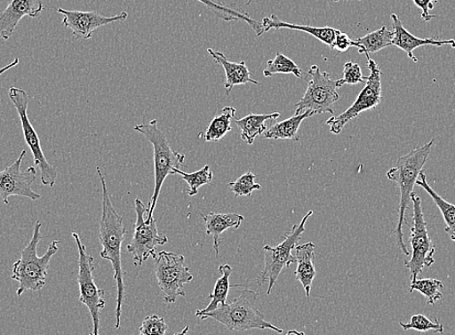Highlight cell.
<instances>
[{"mask_svg":"<svg viewBox=\"0 0 455 335\" xmlns=\"http://www.w3.org/2000/svg\"><path fill=\"white\" fill-rule=\"evenodd\" d=\"M393 21V28L395 32V37L393 40V46L397 47L404 51L408 57L414 62H418V59L414 55V51L422 46H435L443 47L451 45V48H455V40H440L437 37L435 38H419L411 34L403 26V21L400 18L393 13L391 15Z\"/></svg>","mask_w":455,"mask_h":335,"instance_id":"e0dca14e","label":"cell"},{"mask_svg":"<svg viewBox=\"0 0 455 335\" xmlns=\"http://www.w3.org/2000/svg\"><path fill=\"white\" fill-rule=\"evenodd\" d=\"M257 291L251 289L240 291V295L229 304L220 306L211 312L198 315L201 320L213 319L222 323L229 331H244L249 330H270L283 333L272 323L265 319V315L256 307Z\"/></svg>","mask_w":455,"mask_h":335,"instance_id":"277c9868","label":"cell"},{"mask_svg":"<svg viewBox=\"0 0 455 335\" xmlns=\"http://www.w3.org/2000/svg\"><path fill=\"white\" fill-rule=\"evenodd\" d=\"M209 55L215 63L220 64L226 74L225 90L226 94L229 95L235 85L246 84L251 83L261 84L251 78V72L246 67L245 61L233 62L226 58L223 52L208 49Z\"/></svg>","mask_w":455,"mask_h":335,"instance_id":"ac0fdd59","label":"cell"},{"mask_svg":"<svg viewBox=\"0 0 455 335\" xmlns=\"http://www.w3.org/2000/svg\"><path fill=\"white\" fill-rule=\"evenodd\" d=\"M136 223L133 239L127 245V251L133 255L136 267L142 266L150 256L156 254L157 245H164L168 243L165 235L158 234L156 220L153 218L146 220L148 208L140 199L135 201Z\"/></svg>","mask_w":455,"mask_h":335,"instance_id":"4fadbf2b","label":"cell"},{"mask_svg":"<svg viewBox=\"0 0 455 335\" xmlns=\"http://www.w3.org/2000/svg\"><path fill=\"white\" fill-rule=\"evenodd\" d=\"M251 3H252V0H248V2H247V5H251Z\"/></svg>","mask_w":455,"mask_h":335,"instance_id":"60d3db41","label":"cell"},{"mask_svg":"<svg viewBox=\"0 0 455 335\" xmlns=\"http://www.w3.org/2000/svg\"><path fill=\"white\" fill-rule=\"evenodd\" d=\"M367 58V68L371 70L370 77H367L365 86L356 97L354 104L344 113L337 116H331L327 121L330 131L333 134H340L346 124H348L353 118L359 116L366 111L374 109L382 100V71L370 55Z\"/></svg>","mask_w":455,"mask_h":335,"instance_id":"7c38bea8","label":"cell"},{"mask_svg":"<svg viewBox=\"0 0 455 335\" xmlns=\"http://www.w3.org/2000/svg\"><path fill=\"white\" fill-rule=\"evenodd\" d=\"M202 219L205 224L207 234L212 236L213 248L215 255L219 256L220 247V236L228 229L240 228L244 221V218L237 213H215L210 212L208 214L201 213Z\"/></svg>","mask_w":455,"mask_h":335,"instance_id":"d6986e66","label":"cell"},{"mask_svg":"<svg viewBox=\"0 0 455 335\" xmlns=\"http://www.w3.org/2000/svg\"><path fill=\"white\" fill-rule=\"evenodd\" d=\"M419 179L417 180L416 185L424 188L428 195L436 203L437 207L442 212L443 220L446 222V233L450 235L451 240L455 243V205L443 199L438 194L433 190L428 185L425 171L419 174Z\"/></svg>","mask_w":455,"mask_h":335,"instance_id":"484cf974","label":"cell"},{"mask_svg":"<svg viewBox=\"0 0 455 335\" xmlns=\"http://www.w3.org/2000/svg\"><path fill=\"white\" fill-rule=\"evenodd\" d=\"M312 215L313 211H309L299 225L292 226L291 230L285 234L283 243L275 247L268 244L264 246L265 267L257 278V284L263 286L266 281H268L267 296L272 294L281 272L291 264L297 263L296 256L292 255L291 251L300 242L302 235L306 232V224Z\"/></svg>","mask_w":455,"mask_h":335,"instance_id":"8992f818","label":"cell"},{"mask_svg":"<svg viewBox=\"0 0 455 335\" xmlns=\"http://www.w3.org/2000/svg\"><path fill=\"white\" fill-rule=\"evenodd\" d=\"M399 325L404 331L415 330L420 332L435 331V332L443 333V326L437 317L433 322L424 315H415L411 317L409 323L400 322Z\"/></svg>","mask_w":455,"mask_h":335,"instance_id":"1f68e13d","label":"cell"},{"mask_svg":"<svg viewBox=\"0 0 455 335\" xmlns=\"http://www.w3.org/2000/svg\"><path fill=\"white\" fill-rule=\"evenodd\" d=\"M280 117L278 112L273 114H249L246 116L236 120L235 124L240 128L241 136L248 145H253L257 137L267 132V122L275 121Z\"/></svg>","mask_w":455,"mask_h":335,"instance_id":"603a6c76","label":"cell"},{"mask_svg":"<svg viewBox=\"0 0 455 335\" xmlns=\"http://www.w3.org/2000/svg\"><path fill=\"white\" fill-rule=\"evenodd\" d=\"M276 74H292L297 78H302V72L298 64L280 52H276L274 60L267 61V67L264 70L265 77H273Z\"/></svg>","mask_w":455,"mask_h":335,"instance_id":"4dcf8cb0","label":"cell"},{"mask_svg":"<svg viewBox=\"0 0 455 335\" xmlns=\"http://www.w3.org/2000/svg\"><path fill=\"white\" fill-rule=\"evenodd\" d=\"M175 174L180 175L182 179L188 182V188L187 191L189 196L197 195L199 188L204 186L211 185L213 179L210 165H205L200 171L191 172V174L180 170H176Z\"/></svg>","mask_w":455,"mask_h":335,"instance_id":"f546056e","label":"cell"},{"mask_svg":"<svg viewBox=\"0 0 455 335\" xmlns=\"http://www.w3.org/2000/svg\"><path fill=\"white\" fill-rule=\"evenodd\" d=\"M435 143V139H432L425 146L411 150L408 155L399 157L395 168L387 172V178L389 180L395 181L400 189L398 221L394 234L396 235L398 247L406 256L410 255L403 231L406 219V210L411 201V194L414 192L418 178L424 170Z\"/></svg>","mask_w":455,"mask_h":335,"instance_id":"7a4b0ae2","label":"cell"},{"mask_svg":"<svg viewBox=\"0 0 455 335\" xmlns=\"http://www.w3.org/2000/svg\"><path fill=\"white\" fill-rule=\"evenodd\" d=\"M134 129L137 132L144 135L148 142L154 146L155 190L153 197L148 203L146 216V220H150L154 218V211L162 186L170 175H175L176 170L186 166L184 164L186 156L171 148L167 137L158 128L157 120L151 121L148 124H138Z\"/></svg>","mask_w":455,"mask_h":335,"instance_id":"5b68a950","label":"cell"},{"mask_svg":"<svg viewBox=\"0 0 455 335\" xmlns=\"http://www.w3.org/2000/svg\"><path fill=\"white\" fill-rule=\"evenodd\" d=\"M411 201L413 202V227L411 228V257L405 261V267L409 268L411 283L418 278L425 267H430L435 263V245L432 243L427 228L424 211H422L421 200L415 192L411 194Z\"/></svg>","mask_w":455,"mask_h":335,"instance_id":"30bf717a","label":"cell"},{"mask_svg":"<svg viewBox=\"0 0 455 335\" xmlns=\"http://www.w3.org/2000/svg\"><path fill=\"white\" fill-rule=\"evenodd\" d=\"M188 331H189V326H187L181 331H180L176 334H173V335H188Z\"/></svg>","mask_w":455,"mask_h":335,"instance_id":"ab89813d","label":"cell"},{"mask_svg":"<svg viewBox=\"0 0 455 335\" xmlns=\"http://www.w3.org/2000/svg\"><path fill=\"white\" fill-rule=\"evenodd\" d=\"M153 258L161 294L167 304H175L179 297H186L183 287L193 280L186 258L169 251H161Z\"/></svg>","mask_w":455,"mask_h":335,"instance_id":"ba28073f","label":"cell"},{"mask_svg":"<svg viewBox=\"0 0 455 335\" xmlns=\"http://www.w3.org/2000/svg\"><path fill=\"white\" fill-rule=\"evenodd\" d=\"M413 3L417 7L421 9L420 17L425 21H430L436 18V16L431 15L430 11L435 8L437 0H413Z\"/></svg>","mask_w":455,"mask_h":335,"instance_id":"8d00e7d4","label":"cell"},{"mask_svg":"<svg viewBox=\"0 0 455 335\" xmlns=\"http://www.w3.org/2000/svg\"><path fill=\"white\" fill-rule=\"evenodd\" d=\"M257 176L252 171H247L235 181L229 182V188L234 193L235 198L241 196L251 197L253 191L262 188L255 182Z\"/></svg>","mask_w":455,"mask_h":335,"instance_id":"d6a6232c","label":"cell"},{"mask_svg":"<svg viewBox=\"0 0 455 335\" xmlns=\"http://www.w3.org/2000/svg\"><path fill=\"white\" fill-rule=\"evenodd\" d=\"M394 37V30H389L387 27H382L355 41L356 44L360 45L359 52L365 53L367 56L371 52H377L387 47L393 46Z\"/></svg>","mask_w":455,"mask_h":335,"instance_id":"4316f807","label":"cell"},{"mask_svg":"<svg viewBox=\"0 0 455 335\" xmlns=\"http://www.w3.org/2000/svg\"><path fill=\"white\" fill-rule=\"evenodd\" d=\"M367 78L363 75L359 64L349 61L345 63L343 70V78L340 79L342 85L344 84H357L366 82Z\"/></svg>","mask_w":455,"mask_h":335,"instance_id":"e575fe53","label":"cell"},{"mask_svg":"<svg viewBox=\"0 0 455 335\" xmlns=\"http://www.w3.org/2000/svg\"><path fill=\"white\" fill-rule=\"evenodd\" d=\"M187 2H188V0H187ZM197 2L210 8L216 16L220 17L225 21H245V23L255 31V34L258 37L262 36L265 34L262 24L249 17V15L240 5H238V4L226 5L220 3L219 0H197Z\"/></svg>","mask_w":455,"mask_h":335,"instance_id":"7402d4cb","label":"cell"},{"mask_svg":"<svg viewBox=\"0 0 455 335\" xmlns=\"http://www.w3.org/2000/svg\"><path fill=\"white\" fill-rule=\"evenodd\" d=\"M220 273L221 276L216 281L214 289L209 296V299H211L210 305L204 309L197 310L196 316L203 315V313L215 310L220 306L227 304V299L229 296L230 288H232L230 277L233 274V268L230 265H221L220 267Z\"/></svg>","mask_w":455,"mask_h":335,"instance_id":"d4e9b609","label":"cell"},{"mask_svg":"<svg viewBox=\"0 0 455 335\" xmlns=\"http://www.w3.org/2000/svg\"><path fill=\"white\" fill-rule=\"evenodd\" d=\"M168 325L164 318L156 315H149L140 328V335H166Z\"/></svg>","mask_w":455,"mask_h":335,"instance_id":"836d02e7","label":"cell"},{"mask_svg":"<svg viewBox=\"0 0 455 335\" xmlns=\"http://www.w3.org/2000/svg\"><path fill=\"white\" fill-rule=\"evenodd\" d=\"M58 13L63 16L62 25L71 29L73 36L77 40L90 39L96 29L116 23V21H124L128 18L125 11L113 17H105L96 11L84 12V11L62 8L58 9Z\"/></svg>","mask_w":455,"mask_h":335,"instance_id":"9a60e30c","label":"cell"},{"mask_svg":"<svg viewBox=\"0 0 455 335\" xmlns=\"http://www.w3.org/2000/svg\"><path fill=\"white\" fill-rule=\"evenodd\" d=\"M42 223L36 221L31 239L28 245L21 251L20 258L14 263L12 278L18 281L20 286L17 295L20 297L27 291H39L45 287L47 283L48 270L52 258L59 251L60 241H52L46 253L41 257L37 255L39 243L43 239L41 234Z\"/></svg>","mask_w":455,"mask_h":335,"instance_id":"3957f363","label":"cell"},{"mask_svg":"<svg viewBox=\"0 0 455 335\" xmlns=\"http://www.w3.org/2000/svg\"><path fill=\"white\" fill-rule=\"evenodd\" d=\"M295 250L297 252L296 259L298 263L295 275L303 289H305L307 298L309 299L312 283L316 276L315 244L313 243L299 244L296 246Z\"/></svg>","mask_w":455,"mask_h":335,"instance_id":"ffe728a7","label":"cell"},{"mask_svg":"<svg viewBox=\"0 0 455 335\" xmlns=\"http://www.w3.org/2000/svg\"><path fill=\"white\" fill-rule=\"evenodd\" d=\"M73 239L77 244L79 252L78 284L80 287V301L88 307L93 323V330L90 335H100L101 311L105 308V291L97 287L94 283V259L86 253V247L83 243L78 233H72Z\"/></svg>","mask_w":455,"mask_h":335,"instance_id":"9c48e42d","label":"cell"},{"mask_svg":"<svg viewBox=\"0 0 455 335\" xmlns=\"http://www.w3.org/2000/svg\"><path fill=\"white\" fill-rule=\"evenodd\" d=\"M9 99L15 106L19 114L26 143L32 156H34L35 165L40 169L42 185L52 188L56 185L58 171L55 167L49 164L44 153H43L40 138L34 125H32L29 121L28 116L29 104L28 94L24 90L11 88L9 91Z\"/></svg>","mask_w":455,"mask_h":335,"instance_id":"8fae6325","label":"cell"},{"mask_svg":"<svg viewBox=\"0 0 455 335\" xmlns=\"http://www.w3.org/2000/svg\"><path fill=\"white\" fill-rule=\"evenodd\" d=\"M26 156L27 150L24 149L12 165L0 171V197L5 204L9 203L11 196L27 197L32 201L41 198L40 194L31 187L36 179V168L29 167L25 171L20 170Z\"/></svg>","mask_w":455,"mask_h":335,"instance_id":"5bb4252c","label":"cell"},{"mask_svg":"<svg viewBox=\"0 0 455 335\" xmlns=\"http://www.w3.org/2000/svg\"><path fill=\"white\" fill-rule=\"evenodd\" d=\"M352 47L360 50V45L356 44L355 40H352L348 35L343 34V32L340 31L337 37H335L331 49L338 51L339 52H345Z\"/></svg>","mask_w":455,"mask_h":335,"instance_id":"d590c367","label":"cell"},{"mask_svg":"<svg viewBox=\"0 0 455 335\" xmlns=\"http://www.w3.org/2000/svg\"><path fill=\"white\" fill-rule=\"evenodd\" d=\"M286 335H306V333L303 332V331H296V330H292V331H289Z\"/></svg>","mask_w":455,"mask_h":335,"instance_id":"f35d334b","label":"cell"},{"mask_svg":"<svg viewBox=\"0 0 455 335\" xmlns=\"http://www.w3.org/2000/svg\"><path fill=\"white\" fill-rule=\"evenodd\" d=\"M313 115L315 114L307 110L300 115H295L294 116L287 118V120L283 122L275 123L267 129L265 137L273 140H299V129L301 123Z\"/></svg>","mask_w":455,"mask_h":335,"instance_id":"cb8c5ba5","label":"cell"},{"mask_svg":"<svg viewBox=\"0 0 455 335\" xmlns=\"http://www.w3.org/2000/svg\"><path fill=\"white\" fill-rule=\"evenodd\" d=\"M102 185V216L100 227V243L103 247L101 258L110 261L114 268L117 296L116 308V330L121 328L123 305L124 300V269L122 263V247L125 240L126 230L123 216L114 208L106 179L100 167L96 168Z\"/></svg>","mask_w":455,"mask_h":335,"instance_id":"6da1fadb","label":"cell"},{"mask_svg":"<svg viewBox=\"0 0 455 335\" xmlns=\"http://www.w3.org/2000/svg\"><path fill=\"white\" fill-rule=\"evenodd\" d=\"M307 90L296 104L295 115L307 110L315 115L334 114L333 105L339 100L338 90L342 88L340 80H333L328 72H322L318 66H312L306 77Z\"/></svg>","mask_w":455,"mask_h":335,"instance_id":"52a82bcc","label":"cell"},{"mask_svg":"<svg viewBox=\"0 0 455 335\" xmlns=\"http://www.w3.org/2000/svg\"><path fill=\"white\" fill-rule=\"evenodd\" d=\"M20 63L19 59H15L12 62L8 64L5 68H0V77L8 70L12 69L13 68H16L18 64Z\"/></svg>","mask_w":455,"mask_h":335,"instance_id":"74e56055","label":"cell"},{"mask_svg":"<svg viewBox=\"0 0 455 335\" xmlns=\"http://www.w3.org/2000/svg\"><path fill=\"white\" fill-rule=\"evenodd\" d=\"M235 108L224 107L221 113L212 118L207 132H205L204 142H219L226 134L232 132V120L235 116Z\"/></svg>","mask_w":455,"mask_h":335,"instance_id":"83f0119b","label":"cell"},{"mask_svg":"<svg viewBox=\"0 0 455 335\" xmlns=\"http://www.w3.org/2000/svg\"><path fill=\"white\" fill-rule=\"evenodd\" d=\"M262 26L265 32L270 29H280L288 28L299 31L307 32V34L317 38L323 42V44L328 45L330 48L333 44L335 37L339 34L340 30L330 27L316 28L303 25H294L287 23V21L281 20L275 14L270 15V17H265L262 20Z\"/></svg>","mask_w":455,"mask_h":335,"instance_id":"44dd1931","label":"cell"},{"mask_svg":"<svg viewBox=\"0 0 455 335\" xmlns=\"http://www.w3.org/2000/svg\"><path fill=\"white\" fill-rule=\"evenodd\" d=\"M44 9V0H9L0 14V38L8 40L14 35L21 19L26 16L37 18Z\"/></svg>","mask_w":455,"mask_h":335,"instance_id":"2e32d148","label":"cell"},{"mask_svg":"<svg viewBox=\"0 0 455 335\" xmlns=\"http://www.w3.org/2000/svg\"><path fill=\"white\" fill-rule=\"evenodd\" d=\"M333 2L337 3V2H339V0H333Z\"/></svg>","mask_w":455,"mask_h":335,"instance_id":"b9f144b4","label":"cell"},{"mask_svg":"<svg viewBox=\"0 0 455 335\" xmlns=\"http://www.w3.org/2000/svg\"><path fill=\"white\" fill-rule=\"evenodd\" d=\"M443 283L441 280L435 278L416 279L411 283L410 293L419 291L427 299V305L435 306L436 302L443 299Z\"/></svg>","mask_w":455,"mask_h":335,"instance_id":"f1b7e54d","label":"cell"}]
</instances>
